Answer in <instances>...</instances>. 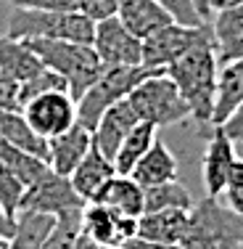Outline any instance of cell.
<instances>
[{"mask_svg": "<svg viewBox=\"0 0 243 249\" xmlns=\"http://www.w3.org/2000/svg\"><path fill=\"white\" fill-rule=\"evenodd\" d=\"M0 162L14 170L27 188L34 186V183H40L50 173L48 162H43V159H37V157H29V154H24L21 149H16L14 143H8V141L3 138V133H0Z\"/></svg>", "mask_w": 243, "mask_h": 249, "instance_id": "26", "label": "cell"}, {"mask_svg": "<svg viewBox=\"0 0 243 249\" xmlns=\"http://www.w3.org/2000/svg\"><path fill=\"white\" fill-rule=\"evenodd\" d=\"M177 173H180V167H177V159L175 154L169 151V146L164 143V141H156V143L148 149V154L138 162V167L132 170L135 180L140 183V186H159V183H172L177 180Z\"/></svg>", "mask_w": 243, "mask_h": 249, "instance_id": "21", "label": "cell"}, {"mask_svg": "<svg viewBox=\"0 0 243 249\" xmlns=\"http://www.w3.org/2000/svg\"><path fill=\"white\" fill-rule=\"evenodd\" d=\"M0 133L8 143H14L16 149H21L29 157H37L43 162H48L50 157V141L43 138L32 124L27 122L21 109H8L0 111Z\"/></svg>", "mask_w": 243, "mask_h": 249, "instance_id": "18", "label": "cell"}, {"mask_svg": "<svg viewBox=\"0 0 243 249\" xmlns=\"http://www.w3.org/2000/svg\"><path fill=\"white\" fill-rule=\"evenodd\" d=\"M24 191H27V186L19 180V175L0 162V207H3L5 215H11V217L19 215Z\"/></svg>", "mask_w": 243, "mask_h": 249, "instance_id": "29", "label": "cell"}, {"mask_svg": "<svg viewBox=\"0 0 243 249\" xmlns=\"http://www.w3.org/2000/svg\"><path fill=\"white\" fill-rule=\"evenodd\" d=\"M159 3L169 11L172 19H175L177 24H188V27L206 24V21L201 19V14H198V8H195L193 0H159Z\"/></svg>", "mask_w": 243, "mask_h": 249, "instance_id": "30", "label": "cell"}, {"mask_svg": "<svg viewBox=\"0 0 243 249\" xmlns=\"http://www.w3.org/2000/svg\"><path fill=\"white\" fill-rule=\"evenodd\" d=\"M211 40L219 64L241 61L243 58V5L219 11L211 16Z\"/></svg>", "mask_w": 243, "mask_h": 249, "instance_id": "16", "label": "cell"}, {"mask_svg": "<svg viewBox=\"0 0 243 249\" xmlns=\"http://www.w3.org/2000/svg\"><path fill=\"white\" fill-rule=\"evenodd\" d=\"M219 199H222L238 217H243V191H225Z\"/></svg>", "mask_w": 243, "mask_h": 249, "instance_id": "36", "label": "cell"}, {"mask_svg": "<svg viewBox=\"0 0 243 249\" xmlns=\"http://www.w3.org/2000/svg\"><path fill=\"white\" fill-rule=\"evenodd\" d=\"M90 149H93V133L77 122L74 127L66 130V133L50 138L48 164H50V170L56 175L72 178V173L80 167V162L87 157V151H90Z\"/></svg>", "mask_w": 243, "mask_h": 249, "instance_id": "13", "label": "cell"}, {"mask_svg": "<svg viewBox=\"0 0 243 249\" xmlns=\"http://www.w3.org/2000/svg\"><path fill=\"white\" fill-rule=\"evenodd\" d=\"M24 43L45 67L69 82V93L74 101H80L103 74V64L93 45L69 43V40H24Z\"/></svg>", "mask_w": 243, "mask_h": 249, "instance_id": "2", "label": "cell"}, {"mask_svg": "<svg viewBox=\"0 0 243 249\" xmlns=\"http://www.w3.org/2000/svg\"><path fill=\"white\" fill-rule=\"evenodd\" d=\"M0 69H5L14 80L27 82L37 72H43L45 64L34 56L24 40H16L11 35H0Z\"/></svg>", "mask_w": 243, "mask_h": 249, "instance_id": "22", "label": "cell"}, {"mask_svg": "<svg viewBox=\"0 0 243 249\" xmlns=\"http://www.w3.org/2000/svg\"><path fill=\"white\" fill-rule=\"evenodd\" d=\"M153 72L162 69H148V67H111L103 69V74L98 77V82L77 101V122L82 127H87L93 133L100 117L111 109L114 104L130 98V93Z\"/></svg>", "mask_w": 243, "mask_h": 249, "instance_id": "6", "label": "cell"}, {"mask_svg": "<svg viewBox=\"0 0 243 249\" xmlns=\"http://www.w3.org/2000/svg\"><path fill=\"white\" fill-rule=\"evenodd\" d=\"M53 90H66L69 93V82L64 80L58 72L45 67L43 72H37L32 80L21 82L19 88V106H27L29 101H34L37 96H45V93H53Z\"/></svg>", "mask_w": 243, "mask_h": 249, "instance_id": "28", "label": "cell"}, {"mask_svg": "<svg viewBox=\"0 0 243 249\" xmlns=\"http://www.w3.org/2000/svg\"><path fill=\"white\" fill-rule=\"evenodd\" d=\"M164 74L177 85L180 96L191 106V120L195 124H211L217 101V77H219V58L214 45H201L188 51L177 61H172Z\"/></svg>", "mask_w": 243, "mask_h": 249, "instance_id": "1", "label": "cell"}, {"mask_svg": "<svg viewBox=\"0 0 243 249\" xmlns=\"http://www.w3.org/2000/svg\"><path fill=\"white\" fill-rule=\"evenodd\" d=\"M103 69L111 67H143V40L135 37L127 27L119 21V16H111L96 24V37H93Z\"/></svg>", "mask_w": 243, "mask_h": 249, "instance_id": "9", "label": "cell"}, {"mask_svg": "<svg viewBox=\"0 0 243 249\" xmlns=\"http://www.w3.org/2000/svg\"><path fill=\"white\" fill-rule=\"evenodd\" d=\"M5 35L16 40H69V43L93 45L96 21H90L80 11L14 8L8 16Z\"/></svg>", "mask_w": 243, "mask_h": 249, "instance_id": "3", "label": "cell"}, {"mask_svg": "<svg viewBox=\"0 0 243 249\" xmlns=\"http://www.w3.org/2000/svg\"><path fill=\"white\" fill-rule=\"evenodd\" d=\"M219 127L225 130V135H227V138L233 141L235 146H243V104H241L238 109H235L222 124H219Z\"/></svg>", "mask_w": 243, "mask_h": 249, "instance_id": "34", "label": "cell"}, {"mask_svg": "<svg viewBox=\"0 0 243 249\" xmlns=\"http://www.w3.org/2000/svg\"><path fill=\"white\" fill-rule=\"evenodd\" d=\"M191 225V212L182 210H162L146 212L138 220V239L153 241L164 247H180Z\"/></svg>", "mask_w": 243, "mask_h": 249, "instance_id": "15", "label": "cell"}, {"mask_svg": "<svg viewBox=\"0 0 243 249\" xmlns=\"http://www.w3.org/2000/svg\"><path fill=\"white\" fill-rule=\"evenodd\" d=\"M241 149H243V146H241Z\"/></svg>", "mask_w": 243, "mask_h": 249, "instance_id": "43", "label": "cell"}, {"mask_svg": "<svg viewBox=\"0 0 243 249\" xmlns=\"http://www.w3.org/2000/svg\"><path fill=\"white\" fill-rule=\"evenodd\" d=\"M82 231L98 247L122 244L119 228H116V212H111L103 204H85V210H82Z\"/></svg>", "mask_w": 243, "mask_h": 249, "instance_id": "25", "label": "cell"}, {"mask_svg": "<svg viewBox=\"0 0 243 249\" xmlns=\"http://www.w3.org/2000/svg\"><path fill=\"white\" fill-rule=\"evenodd\" d=\"M0 249H8V241L5 239H0Z\"/></svg>", "mask_w": 243, "mask_h": 249, "instance_id": "41", "label": "cell"}, {"mask_svg": "<svg viewBox=\"0 0 243 249\" xmlns=\"http://www.w3.org/2000/svg\"><path fill=\"white\" fill-rule=\"evenodd\" d=\"M225 191H243V157H235L233 167L227 175V188Z\"/></svg>", "mask_w": 243, "mask_h": 249, "instance_id": "35", "label": "cell"}, {"mask_svg": "<svg viewBox=\"0 0 243 249\" xmlns=\"http://www.w3.org/2000/svg\"><path fill=\"white\" fill-rule=\"evenodd\" d=\"M116 16L135 37L148 40L151 35H156L159 29L172 24V14L164 8L159 0H119Z\"/></svg>", "mask_w": 243, "mask_h": 249, "instance_id": "14", "label": "cell"}, {"mask_svg": "<svg viewBox=\"0 0 243 249\" xmlns=\"http://www.w3.org/2000/svg\"><path fill=\"white\" fill-rule=\"evenodd\" d=\"M146 196V212H162V210H182L191 212L193 210V196L180 180L172 183H159V186H146L143 188ZM143 212V215H146Z\"/></svg>", "mask_w": 243, "mask_h": 249, "instance_id": "27", "label": "cell"}, {"mask_svg": "<svg viewBox=\"0 0 243 249\" xmlns=\"http://www.w3.org/2000/svg\"><path fill=\"white\" fill-rule=\"evenodd\" d=\"M87 201L74 191L72 180L64 175H56L50 170L40 183L29 186L21 199V210L19 212H40V215H50V217H66L74 212H82Z\"/></svg>", "mask_w": 243, "mask_h": 249, "instance_id": "8", "label": "cell"}, {"mask_svg": "<svg viewBox=\"0 0 243 249\" xmlns=\"http://www.w3.org/2000/svg\"><path fill=\"white\" fill-rule=\"evenodd\" d=\"M116 8H119V0H82L80 3V14H85L96 24L116 16Z\"/></svg>", "mask_w": 243, "mask_h": 249, "instance_id": "31", "label": "cell"}, {"mask_svg": "<svg viewBox=\"0 0 243 249\" xmlns=\"http://www.w3.org/2000/svg\"><path fill=\"white\" fill-rule=\"evenodd\" d=\"M156 133H159V130L153 127V124H148V122H138V124H135V130L122 141L119 151H116V157H114L116 175H132V170L138 167V162L148 154V149L159 141Z\"/></svg>", "mask_w": 243, "mask_h": 249, "instance_id": "23", "label": "cell"}, {"mask_svg": "<svg viewBox=\"0 0 243 249\" xmlns=\"http://www.w3.org/2000/svg\"><path fill=\"white\" fill-rule=\"evenodd\" d=\"M14 8H32V11H77L74 0H8Z\"/></svg>", "mask_w": 243, "mask_h": 249, "instance_id": "33", "label": "cell"}, {"mask_svg": "<svg viewBox=\"0 0 243 249\" xmlns=\"http://www.w3.org/2000/svg\"><path fill=\"white\" fill-rule=\"evenodd\" d=\"M53 228H56V217L40 215V212H19L16 233L8 241V249H43Z\"/></svg>", "mask_w": 243, "mask_h": 249, "instance_id": "24", "label": "cell"}, {"mask_svg": "<svg viewBox=\"0 0 243 249\" xmlns=\"http://www.w3.org/2000/svg\"><path fill=\"white\" fill-rule=\"evenodd\" d=\"M14 233H16V217L5 215L3 207H0V239L11 241V239H14Z\"/></svg>", "mask_w": 243, "mask_h": 249, "instance_id": "37", "label": "cell"}, {"mask_svg": "<svg viewBox=\"0 0 243 249\" xmlns=\"http://www.w3.org/2000/svg\"><path fill=\"white\" fill-rule=\"evenodd\" d=\"M138 122L140 120H138V114H135V109L130 106V101L127 98L119 101V104L111 106V109L100 117V122L96 124V130H93V146H96L106 159L114 162L122 141L132 133Z\"/></svg>", "mask_w": 243, "mask_h": 249, "instance_id": "12", "label": "cell"}, {"mask_svg": "<svg viewBox=\"0 0 243 249\" xmlns=\"http://www.w3.org/2000/svg\"><path fill=\"white\" fill-rule=\"evenodd\" d=\"M209 3V11L211 16L219 14V11H227V8H235V5H243V0H206Z\"/></svg>", "mask_w": 243, "mask_h": 249, "instance_id": "38", "label": "cell"}, {"mask_svg": "<svg viewBox=\"0 0 243 249\" xmlns=\"http://www.w3.org/2000/svg\"><path fill=\"white\" fill-rule=\"evenodd\" d=\"M127 101L135 109L138 120L153 124L156 130L172 127V124H182L185 120H191V106L180 96L175 82L164 74V69L162 72H153L151 77H146L130 93Z\"/></svg>", "mask_w": 243, "mask_h": 249, "instance_id": "5", "label": "cell"}, {"mask_svg": "<svg viewBox=\"0 0 243 249\" xmlns=\"http://www.w3.org/2000/svg\"><path fill=\"white\" fill-rule=\"evenodd\" d=\"M201 45H214L209 24L188 27V24L172 21L164 29H159L156 35H151L148 40H143V67L167 69L172 61H177L188 51L201 48Z\"/></svg>", "mask_w": 243, "mask_h": 249, "instance_id": "7", "label": "cell"}, {"mask_svg": "<svg viewBox=\"0 0 243 249\" xmlns=\"http://www.w3.org/2000/svg\"><path fill=\"white\" fill-rule=\"evenodd\" d=\"M98 249H127L124 244H114V247H98Z\"/></svg>", "mask_w": 243, "mask_h": 249, "instance_id": "40", "label": "cell"}, {"mask_svg": "<svg viewBox=\"0 0 243 249\" xmlns=\"http://www.w3.org/2000/svg\"><path fill=\"white\" fill-rule=\"evenodd\" d=\"M241 104H243V58L241 61H230V64H222V67H219L211 127H214V124H222Z\"/></svg>", "mask_w": 243, "mask_h": 249, "instance_id": "20", "label": "cell"}, {"mask_svg": "<svg viewBox=\"0 0 243 249\" xmlns=\"http://www.w3.org/2000/svg\"><path fill=\"white\" fill-rule=\"evenodd\" d=\"M235 143L225 135V130L214 124L209 135V143H206L204 159H201V180H204V191L206 196L219 199L227 188V175L230 167L235 162Z\"/></svg>", "mask_w": 243, "mask_h": 249, "instance_id": "11", "label": "cell"}, {"mask_svg": "<svg viewBox=\"0 0 243 249\" xmlns=\"http://www.w3.org/2000/svg\"><path fill=\"white\" fill-rule=\"evenodd\" d=\"M21 111H24L27 122L48 141L77 124V101L66 90H53L45 96H37L27 106H21Z\"/></svg>", "mask_w": 243, "mask_h": 249, "instance_id": "10", "label": "cell"}, {"mask_svg": "<svg viewBox=\"0 0 243 249\" xmlns=\"http://www.w3.org/2000/svg\"><path fill=\"white\" fill-rule=\"evenodd\" d=\"M90 204H103L116 215H127V217H143L146 212V196H143V186L130 175H114L96 196V201Z\"/></svg>", "mask_w": 243, "mask_h": 249, "instance_id": "17", "label": "cell"}, {"mask_svg": "<svg viewBox=\"0 0 243 249\" xmlns=\"http://www.w3.org/2000/svg\"><path fill=\"white\" fill-rule=\"evenodd\" d=\"M180 249H243V217L222 199L204 196L191 210V225Z\"/></svg>", "mask_w": 243, "mask_h": 249, "instance_id": "4", "label": "cell"}, {"mask_svg": "<svg viewBox=\"0 0 243 249\" xmlns=\"http://www.w3.org/2000/svg\"><path fill=\"white\" fill-rule=\"evenodd\" d=\"M19 88H21L19 80H14L5 69H0V111L21 109L19 106Z\"/></svg>", "mask_w": 243, "mask_h": 249, "instance_id": "32", "label": "cell"}, {"mask_svg": "<svg viewBox=\"0 0 243 249\" xmlns=\"http://www.w3.org/2000/svg\"><path fill=\"white\" fill-rule=\"evenodd\" d=\"M193 3H195V8H198L201 19H204V21H209V19H211V11H209V3H206V0H193Z\"/></svg>", "mask_w": 243, "mask_h": 249, "instance_id": "39", "label": "cell"}, {"mask_svg": "<svg viewBox=\"0 0 243 249\" xmlns=\"http://www.w3.org/2000/svg\"><path fill=\"white\" fill-rule=\"evenodd\" d=\"M74 3H77V11H80V3H82V0H74Z\"/></svg>", "mask_w": 243, "mask_h": 249, "instance_id": "42", "label": "cell"}, {"mask_svg": "<svg viewBox=\"0 0 243 249\" xmlns=\"http://www.w3.org/2000/svg\"><path fill=\"white\" fill-rule=\"evenodd\" d=\"M114 175H116L114 162H111V159H106L103 154L93 146V149L87 151V157L80 162V167L72 173L69 180H72L74 191L80 194L87 204H90V201H96V196L100 194V188H103Z\"/></svg>", "mask_w": 243, "mask_h": 249, "instance_id": "19", "label": "cell"}]
</instances>
